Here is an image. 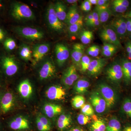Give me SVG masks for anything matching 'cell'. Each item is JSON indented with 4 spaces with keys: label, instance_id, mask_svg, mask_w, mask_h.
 <instances>
[{
    "label": "cell",
    "instance_id": "cell-1",
    "mask_svg": "<svg viewBox=\"0 0 131 131\" xmlns=\"http://www.w3.org/2000/svg\"><path fill=\"white\" fill-rule=\"evenodd\" d=\"M12 14L17 20H32L34 18V14L28 5L21 3H14L12 7Z\"/></svg>",
    "mask_w": 131,
    "mask_h": 131
},
{
    "label": "cell",
    "instance_id": "cell-2",
    "mask_svg": "<svg viewBox=\"0 0 131 131\" xmlns=\"http://www.w3.org/2000/svg\"><path fill=\"white\" fill-rule=\"evenodd\" d=\"M105 75L110 82L115 84L119 83L123 77L121 64L117 62H113L106 69Z\"/></svg>",
    "mask_w": 131,
    "mask_h": 131
},
{
    "label": "cell",
    "instance_id": "cell-3",
    "mask_svg": "<svg viewBox=\"0 0 131 131\" xmlns=\"http://www.w3.org/2000/svg\"><path fill=\"white\" fill-rule=\"evenodd\" d=\"M98 89L105 101L107 107L112 108L115 105L116 101V94L112 88L107 83L102 82L98 84Z\"/></svg>",
    "mask_w": 131,
    "mask_h": 131
},
{
    "label": "cell",
    "instance_id": "cell-4",
    "mask_svg": "<svg viewBox=\"0 0 131 131\" xmlns=\"http://www.w3.org/2000/svg\"><path fill=\"white\" fill-rule=\"evenodd\" d=\"M99 36L104 43L114 45L117 47H122L118 36L109 26L105 27L100 31Z\"/></svg>",
    "mask_w": 131,
    "mask_h": 131
},
{
    "label": "cell",
    "instance_id": "cell-5",
    "mask_svg": "<svg viewBox=\"0 0 131 131\" xmlns=\"http://www.w3.org/2000/svg\"><path fill=\"white\" fill-rule=\"evenodd\" d=\"M16 31L19 35L28 40H40L44 36L43 33L41 31L29 27H18L16 29Z\"/></svg>",
    "mask_w": 131,
    "mask_h": 131
},
{
    "label": "cell",
    "instance_id": "cell-6",
    "mask_svg": "<svg viewBox=\"0 0 131 131\" xmlns=\"http://www.w3.org/2000/svg\"><path fill=\"white\" fill-rule=\"evenodd\" d=\"M47 16V21L51 28L57 31H61L63 30V24L57 16L53 4L49 5Z\"/></svg>",
    "mask_w": 131,
    "mask_h": 131
},
{
    "label": "cell",
    "instance_id": "cell-7",
    "mask_svg": "<svg viewBox=\"0 0 131 131\" xmlns=\"http://www.w3.org/2000/svg\"><path fill=\"white\" fill-rule=\"evenodd\" d=\"M89 99L91 106L97 113L101 114L105 112L107 107L106 103L98 90L93 91L91 94Z\"/></svg>",
    "mask_w": 131,
    "mask_h": 131
},
{
    "label": "cell",
    "instance_id": "cell-8",
    "mask_svg": "<svg viewBox=\"0 0 131 131\" xmlns=\"http://www.w3.org/2000/svg\"><path fill=\"white\" fill-rule=\"evenodd\" d=\"M76 67L74 64L71 65L64 72L62 77V81L67 87L71 86L79 78Z\"/></svg>",
    "mask_w": 131,
    "mask_h": 131
},
{
    "label": "cell",
    "instance_id": "cell-9",
    "mask_svg": "<svg viewBox=\"0 0 131 131\" xmlns=\"http://www.w3.org/2000/svg\"><path fill=\"white\" fill-rule=\"evenodd\" d=\"M107 63L104 58H98L92 59L88 68V73L90 76L95 77L101 73Z\"/></svg>",
    "mask_w": 131,
    "mask_h": 131
},
{
    "label": "cell",
    "instance_id": "cell-10",
    "mask_svg": "<svg viewBox=\"0 0 131 131\" xmlns=\"http://www.w3.org/2000/svg\"><path fill=\"white\" fill-rule=\"evenodd\" d=\"M57 63L62 67L69 57V50L68 46L63 43H58L55 49Z\"/></svg>",
    "mask_w": 131,
    "mask_h": 131
},
{
    "label": "cell",
    "instance_id": "cell-11",
    "mask_svg": "<svg viewBox=\"0 0 131 131\" xmlns=\"http://www.w3.org/2000/svg\"><path fill=\"white\" fill-rule=\"evenodd\" d=\"M46 95L48 99L52 100H63L66 95L65 89L59 85L51 86L47 89Z\"/></svg>",
    "mask_w": 131,
    "mask_h": 131
},
{
    "label": "cell",
    "instance_id": "cell-12",
    "mask_svg": "<svg viewBox=\"0 0 131 131\" xmlns=\"http://www.w3.org/2000/svg\"><path fill=\"white\" fill-rule=\"evenodd\" d=\"M3 68L5 74L8 76L15 74L18 70V67L14 59L11 57H5L2 60Z\"/></svg>",
    "mask_w": 131,
    "mask_h": 131
},
{
    "label": "cell",
    "instance_id": "cell-13",
    "mask_svg": "<svg viewBox=\"0 0 131 131\" xmlns=\"http://www.w3.org/2000/svg\"><path fill=\"white\" fill-rule=\"evenodd\" d=\"M85 47L80 43H77L73 45L71 52V58L72 62L76 67H80L81 60L84 56Z\"/></svg>",
    "mask_w": 131,
    "mask_h": 131
},
{
    "label": "cell",
    "instance_id": "cell-14",
    "mask_svg": "<svg viewBox=\"0 0 131 131\" xmlns=\"http://www.w3.org/2000/svg\"><path fill=\"white\" fill-rule=\"evenodd\" d=\"M50 49V45L47 43L40 44L35 46L32 52L34 64H35L42 60L49 52Z\"/></svg>",
    "mask_w": 131,
    "mask_h": 131
},
{
    "label": "cell",
    "instance_id": "cell-15",
    "mask_svg": "<svg viewBox=\"0 0 131 131\" xmlns=\"http://www.w3.org/2000/svg\"><path fill=\"white\" fill-rule=\"evenodd\" d=\"M56 72V67L53 63L50 61H46L39 71V78L41 80L49 79L55 75Z\"/></svg>",
    "mask_w": 131,
    "mask_h": 131
},
{
    "label": "cell",
    "instance_id": "cell-16",
    "mask_svg": "<svg viewBox=\"0 0 131 131\" xmlns=\"http://www.w3.org/2000/svg\"><path fill=\"white\" fill-rule=\"evenodd\" d=\"M126 21L122 18H117L111 21L109 26L115 32L118 36L124 37L127 31Z\"/></svg>",
    "mask_w": 131,
    "mask_h": 131
},
{
    "label": "cell",
    "instance_id": "cell-17",
    "mask_svg": "<svg viewBox=\"0 0 131 131\" xmlns=\"http://www.w3.org/2000/svg\"><path fill=\"white\" fill-rule=\"evenodd\" d=\"M14 98L13 94L10 93H6L4 95L1 101V107L3 113L9 112L13 106Z\"/></svg>",
    "mask_w": 131,
    "mask_h": 131
},
{
    "label": "cell",
    "instance_id": "cell-18",
    "mask_svg": "<svg viewBox=\"0 0 131 131\" xmlns=\"http://www.w3.org/2000/svg\"><path fill=\"white\" fill-rule=\"evenodd\" d=\"M83 18L82 16L80 14L77 7L75 5L71 7L70 8L67 13L65 21L68 25L70 26L77 23Z\"/></svg>",
    "mask_w": 131,
    "mask_h": 131
},
{
    "label": "cell",
    "instance_id": "cell-19",
    "mask_svg": "<svg viewBox=\"0 0 131 131\" xmlns=\"http://www.w3.org/2000/svg\"><path fill=\"white\" fill-rule=\"evenodd\" d=\"M9 126L15 130H23L29 127L28 120L22 116H19L12 121L9 124Z\"/></svg>",
    "mask_w": 131,
    "mask_h": 131
},
{
    "label": "cell",
    "instance_id": "cell-20",
    "mask_svg": "<svg viewBox=\"0 0 131 131\" xmlns=\"http://www.w3.org/2000/svg\"><path fill=\"white\" fill-rule=\"evenodd\" d=\"M43 110L47 117L51 118L61 114L62 111V108L59 105L47 103L44 106Z\"/></svg>",
    "mask_w": 131,
    "mask_h": 131
},
{
    "label": "cell",
    "instance_id": "cell-21",
    "mask_svg": "<svg viewBox=\"0 0 131 131\" xmlns=\"http://www.w3.org/2000/svg\"><path fill=\"white\" fill-rule=\"evenodd\" d=\"M18 89L21 96L25 99L29 98L32 94V86L28 80H24L20 83Z\"/></svg>",
    "mask_w": 131,
    "mask_h": 131
},
{
    "label": "cell",
    "instance_id": "cell-22",
    "mask_svg": "<svg viewBox=\"0 0 131 131\" xmlns=\"http://www.w3.org/2000/svg\"><path fill=\"white\" fill-rule=\"evenodd\" d=\"M90 83L86 78H82L78 80L74 86V90L76 93L79 94L86 93L88 90Z\"/></svg>",
    "mask_w": 131,
    "mask_h": 131
},
{
    "label": "cell",
    "instance_id": "cell-23",
    "mask_svg": "<svg viewBox=\"0 0 131 131\" xmlns=\"http://www.w3.org/2000/svg\"><path fill=\"white\" fill-rule=\"evenodd\" d=\"M54 9L57 16L61 21H65L67 16L66 7L63 3L58 2L54 5Z\"/></svg>",
    "mask_w": 131,
    "mask_h": 131
},
{
    "label": "cell",
    "instance_id": "cell-24",
    "mask_svg": "<svg viewBox=\"0 0 131 131\" xmlns=\"http://www.w3.org/2000/svg\"><path fill=\"white\" fill-rule=\"evenodd\" d=\"M71 122V118L69 115L62 114L61 115L57 120L58 127L61 130L66 129L70 125Z\"/></svg>",
    "mask_w": 131,
    "mask_h": 131
},
{
    "label": "cell",
    "instance_id": "cell-25",
    "mask_svg": "<svg viewBox=\"0 0 131 131\" xmlns=\"http://www.w3.org/2000/svg\"><path fill=\"white\" fill-rule=\"evenodd\" d=\"M95 10L98 13L99 20L101 24H103L107 21L109 19L112 14L109 7L105 9H95Z\"/></svg>",
    "mask_w": 131,
    "mask_h": 131
},
{
    "label": "cell",
    "instance_id": "cell-26",
    "mask_svg": "<svg viewBox=\"0 0 131 131\" xmlns=\"http://www.w3.org/2000/svg\"><path fill=\"white\" fill-rule=\"evenodd\" d=\"M20 56L22 59L26 61L31 59L32 52L30 48L27 45H23L20 48L19 50Z\"/></svg>",
    "mask_w": 131,
    "mask_h": 131
},
{
    "label": "cell",
    "instance_id": "cell-27",
    "mask_svg": "<svg viewBox=\"0 0 131 131\" xmlns=\"http://www.w3.org/2000/svg\"><path fill=\"white\" fill-rule=\"evenodd\" d=\"M93 33L88 30L82 31L80 35V40L82 43L88 45L91 43L94 38Z\"/></svg>",
    "mask_w": 131,
    "mask_h": 131
},
{
    "label": "cell",
    "instance_id": "cell-28",
    "mask_svg": "<svg viewBox=\"0 0 131 131\" xmlns=\"http://www.w3.org/2000/svg\"><path fill=\"white\" fill-rule=\"evenodd\" d=\"M107 131H121V124L115 118H113L109 121L106 126Z\"/></svg>",
    "mask_w": 131,
    "mask_h": 131
},
{
    "label": "cell",
    "instance_id": "cell-29",
    "mask_svg": "<svg viewBox=\"0 0 131 131\" xmlns=\"http://www.w3.org/2000/svg\"><path fill=\"white\" fill-rule=\"evenodd\" d=\"M83 26V18L77 23L69 26L68 31L70 35H75L82 29Z\"/></svg>",
    "mask_w": 131,
    "mask_h": 131
},
{
    "label": "cell",
    "instance_id": "cell-30",
    "mask_svg": "<svg viewBox=\"0 0 131 131\" xmlns=\"http://www.w3.org/2000/svg\"><path fill=\"white\" fill-rule=\"evenodd\" d=\"M85 103V99L82 95H78L72 99L71 103L73 107L76 109L81 108Z\"/></svg>",
    "mask_w": 131,
    "mask_h": 131
},
{
    "label": "cell",
    "instance_id": "cell-31",
    "mask_svg": "<svg viewBox=\"0 0 131 131\" xmlns=\"http://www.w3.org/2000/svg\"><path fill=\"white\" fill-rule=\"evenodd\" d=\"M106 126L105 122L101 119L96 120L92 124L91 131H105Z\"/></svg>",
    "mask_w": 131,
    "mask_h": 131
},
{
    "label": "cell",
    "instance_id": "cell-32",
    "mask_svg": "<svg viewBox=\"0 0 131 131\" xmlns=\"http://www.w3.org/2000/svg\"><path fill=\"white\" fill-rule=\"evenodd\" d=\"M91 60V59L86 55L83 56L80 63L81 71L82 72L85 73L87 71Z\"/></svg>",
    "mask_w": 131,
    "mask_h": 131
},
{
    "label": "cell",
    "instance_id": "cell-33",
    "mask_svg": "<svg viewBox=\"0 0 131 131\" xmlns=\"http://www.w3.org/2000/svg\"><path fill=\"white\" fill-rule=\"evenodd\" d=\"M81 112L82 114L90 116L94 114V109L90 104L86 103L81 108Z\"/></svg>",
    "mask_w": 131,
    "mask_h": 131
},
{
    "label": "cell",
    "instance_id": "cell-34",
    "mask_svg": "<svg viewBox=\"0 0 131 131\" xmlns=\"http://www.w3.org/2000/svg\"><path fill=\"white\" fill-rule=\"evenodd\" d=\"M122 108L125 113L131 119V100L126 99L123 102Z\"/></svg>",
    "mask_w": 131,
    "mask_h": 131
},
{
    "label": "cell",
    "instance_id": "cell-35",
    "mask_svg": "<svg viewBox=\"0 0 131 131\" xmlns=\"http://www.w3.org/2000/svg\"><path fill=\"white\" fill-rule=\"evenodd\" d=\"M4 45L6 49L9 51L14 50L16 47V42L11 38L7 39L4 42Z\"/></svg>",
    "mask_w": 131,
    "mask_h": 131
},
{
    "label": "cell",
    "instance_id": "cell-36",
    "mask_svg": "<svg viewBox=\"0 0 131 131\" xmlns=\"http://www.w3.org/2000/svg\"><path fill=\"white\" fill-rule=\"evenodd\" d=\"M77 119L79 124L82 125H84L90 122L91 118L89 116L81 113L78 115Z\"/></svg>",
    "mask_w": 131,
    "mask_h": 131
},
{
    "label": "cell",
    "instance_id": "cell-37",
    "mask_svg": "<svg viewBox=\"0 0 131 131\" xmlns=\"http://www.w3.org/2000/svg\"><path fill=\"white\" fill-rule=\"evenodd\" d=\"M91 14L93 15L94 19L87 26L93 27H95L98 26L100 25L101 23L100 20H99L98 13L95 10L92 12Z\"/></svg>",
    "mask_w": 131,
    "mask_h": 131
},
{
    "label": "cell",
    "instance_id": "cell-38",
    "mask_svg": "<svg viewBox=\"0 0 131 131\" xmlns=\"http://www.w3.org/2000/svg\"><path fill=\"white\" fill-rule=\"evenodd\" d=\"M112 8L113 11L118 13H124L127 9V8L119 5L113 1L112 2Z\"/></svg>",
    "mask_w": 131,
    "mask_h": 131
},
{
    "label": "cell",
    "instance_id": "cell-39",
    "mask_svg": "<svg viewBox=\"0 0 131 131\" xmlns=\"http://www.w3.org/2000/svg\"><path fill=\"white\" fill-rule=\"evenodd\" d=\"M123 76L131 69V62L128 60H124L121 64Z\"/></svg>",
    "mask_w": 131,
    "mask_h": 131
},
{
    "label": "cell",
    "instance_id": "cell-40",
    "mask_svg": "<svg viewBox=\"0 0 131 131\" xmlns=\"http://www.w3.org/2000/svg\"><path fill=\"white\" fill-rule=\"evenodd\" d=\"M92 5L89 0H86L83 2L81 6V8L85 12H89L91 10Z\"/></svg>",
    "mask_w": 131,
    "mask_h": 131
},
{
    "label": "cell",
    "instance_id": "cell-41",
    "mask_svg": "<svg viewBox=\"0 0 131 131\" xmlns=\"http://www.w3.org/2000/svg\"><path fill=\"white\" fill-rule=\"evenodd\" d=\"M38 118L40 121V122L44 126L45 128L47 129V131L50 130L51 125L48 120L46 118L43 116H40L38 117Z\"/></svg>",
    "mask_w": 131,
    "mask_h": 131
},
{
    "label": "cell",
    "instance_id": "cell-42",
    "mask_svg": "<svg viewBox=\"0 0 131 131\" xmlns=\"http://www.w3.org/2000/svg\"><path fill=\"white\" fill-rule=\"evenodd\" d=\"M110 1L107 0H98L96 8H104L110 6Z\"/></svg>",
    "mask_w": 131,
    "mask_h": 131
},
{
    "label": "cell",
    "instance_id": "cell-43",
    "mask_svg": "<svg viewBox=\"0 0 131 131\" xmlns=\"http://www.w3.org/2000/svg\"><path fill=\"white\" fill-rule=\"evenodd\" d=\"M117 49H112L108 50L102 51V55L105 57H112L116 53Z\"/></svg>",
    "mask_w": 131,
    "mask_h": 131
},
{
    "label": "cell",
    "instance_id": "cell-44",
    "mask_svg": "<svg viewBox=\"0 0 131 131\" xmlns=\"http://www.w3.org/2000/svg\"><path fill=\"white\" fill-rule=\"evenodd\" d=\"M118 47L114 45L108 43H104L102 47V51L108 50L112 49H117Z\"/></svg>",
    "mask_w": 131,
    "mask_h": 131
},
{
    "label": "cell",
    "instance_id": "cell-45",
    "mask_svg": "<svg viewBox=\"0 0 131 131\" xmlns=\"http://www.w3.org/2000/svg\"><path fill=\"white\" fill-rule=\"evenodd\" d=\"M113 1L119 5L127 8L130 5L129 1L127 0H114Z\"/></svg>",
    "mask_w": 131,
    "mask_h": 131
},
{
    "label": "cell",
    "instance_id": "cell-46",
    "mask_svg": "<svg viewBox=\"0 0 131 131\" xmlns=\"http://www.w3.org/2000/svg\"><path fill=\"white\" fill-rule=\"evenodd\" d=\"M36 123H37V126L38 129L40 131H47V129L45 128L44 126L42 124L40 121L39 120L38 118H37L36 120Z\"/></svg>",
    "mask_w": 131,
    "mask_h": 131
},
{
    "label": "cell",
    "instance_id": "cell-47",
    "mask_svg": "<svg viewBox=\"0 0 131 131\" xmlns=\"http://www.w3.org/2000/svg\"><path fill=\"white\" fill-rule=\"evenodd\" d=\"M126 81L129 82L131 81V69L123 76Z\"/></svg>",
    "mask_w": 131,
    "mask_h": 131
},
{
    "label": "cell",
    "instance_id": "cell-48",
    "mask_svg": "<svg viewBox=\"0 0 131 131\" xmlns=\"http://www.w3.org/2000/svg\"><path fill=\"white\" fill-rule=\"evenodd\" d=\"M93 16L91 13L87 15L84 18V20H85V23H86V25H88L91 21L93 20Z\"/></svg>",
    "mask_w": 131,
    "mask_h": 131
},
{
    "label": "cell",
    "instance_id": "cell-49",
    "mask_svg": "<svg viewBox=\"0 0 131 131\" xmlns=\"http://www.w3.org/2000/svg\"><path fill=\"white\" fill-rule=\"evenodd\" d=\"M87 54L89 55L90 56L92 57H95L94 52L92 46H90L88 48L86 51Z\"/></svg>",
    "mask_w": 131,
    "mask_h": 131
},
{
    "label": "cell",
    "instance_id": "cell-50",
    "mask_svg": "<svg viewBox=\"0 0 131 131\" xmlns=\"http://www.w3.org/2000/svg\"><path fill=\"white\" fill-rule=\"evenodd\" d=\"M94 52L95 54V57L98 56L100 54V47L96 45H94L92 46Z\"/></svg>",
    "mask_w": 131,
    "mask_h": 131
},
{
    "label": "cell",
    "instance_id": "cell-51",
    "mask_svg": "<svg viewBox=\"0 0 131 131\" xmlns=\"http://www.w3.org/2000/svg\"><path fill=\"white\" fill-rule=\"evenodd\" d=\"M127 31L131 32V19H129L126 22Z\"/></svg>",
    "mask_w": 131,
    "mask_h": 131
},
{
    "label": "cell",
    "instance_id": "cell-52",
    "mask_svg": "<svg viewBox=\"0 0 131 131\" xmlns=\"http://www.w3.org/2000/svg\"><path fill=\"white\" fill-rule=\"evenodd\" d=\"M5 37V32L2 29L0 28V42L2 41L4 39Z\"/></svg>",
    "mask_w": 131,
    "mask_h": 131
},
{
    "label": "cell",
    "instance_id": "cell-53",
    "mask_svg": "<svg viewBox=\"0 0 131 131\" xmlns=\"http://www.w3.org/2000/svg\"><path fill=\"white\" fill-rule=\"evenodd\" d=\"M126 51L128 54L131 52V43L130 42L127 43L126 45Z\"/></svg>",
    "mask_w": 131,
    "mask_h": 131
},
{
    "label": "cell",
    "instance_id": "cell-54",
    "mask_svg": "<svg viewBox=\"0 0 131 131\" xmlns=\"http://www.w3.org/2000/svg\"><path fill=\"white\" fill-rule=\"evenodd\" d=\"M66 1L68 3H70V4H75V5H76V4H77V3L78 2V1H77V0H67V1Z\"/></svg>",
    "mask_w": 131,
    "mask_h": 131
},
{
    "label": "cell",
    "instance_id": "cell-55",
    "mask_svg": "<svg viewBox=\"0 0 131 131\" xmlns=\"http://www.w3.org/2000/svg\"><path fill=\"white\" fill-rule=\"evenodd\" d=\"M69 131H84L83 129L80 127H75L71 129Z\"/></svg>",
    "mask_w": 131,
    "mask_h": 131
},
{
    "label": "cell",
    "instance_id": "cell-56",
    "mask_svg": "<svg viewBox=\"0 0 131 131\" xmlns=\"http://www.w3.org/2000/svg\"><path fill=\"white\" fill-rule=\"evenodd\" d=\"M89 2L91 4V5H97V2H98V0H89Z\"/></svg>",
    "mask_w": 131,
    "mask_h": 131
},
{
    "label": "cell",
    "instance_id": "cell-57",
    "mask_svg": "<svg viewBox=\"0 0 131 131\" xmlns=\"http://www.w3.org/2000/svg\"><path fill=\"white\" fill-rule=\"evenodd\" d=\"M124 131H131V126H126L124 128Z\"/></svg>",
    "mask_w": 131,
    "mask_h": 131
},
{
    "label": "cell",
    "instance_id": "cell-58",
    "mask_svg": "<svg viewBox=\"0 0 131 131\" xmlns=\"http://www.w3.org/2000/svg\"><path fill=\"white\" fill-rule=\"evenodd\" d=\"M127 16L129 17V18H130L131 19V12H129V13L127 14Z\"/></svg>",
    "mask_w": 131,
    "mask_h": 131
},
{
    "label": "cell",
    "instance_id": "cell-59",
    "mask_svg": "<svg viewBox=\"0 0 131 131\" xmlns=\"http://www.w3.org/2000/svg\"><path fill=\"white\" fill-rule=\"evenodd\" d=\"M128 57H129V59H131V52L129 54H128Z\"/></svg>",
    "mask_w": 131,
    "mask_h": 131
},
{
    "label": "cell",
    "instance_id": "cell-60",
    "mask_svg": "<svg viewBox=\"0 0 131 131\" xmlns=\"http://www.w3.org/2000/svg\"><path fill=\"white\" fill-rule=\"evenodd\" d=\"M2 7V5L1 2L0 1V9H1V8Z\"/></svg>",
    "mask_w": 131,
    "mask_h": 131
},
{
    "label": "cell",
    "instance_id": "cell-61",
    "mask_svg": "<svg viewBox=\"0 0 131 131\" xmlns=\"http://www.w3.org/2000/svg\"><path fill=\"white\" fill-rule=\"evenodd\" d=\"M130 37H131V34Z\"/></svg>",
    "mask_w": 131,
    "mask_h": 131
}]
</instances>
